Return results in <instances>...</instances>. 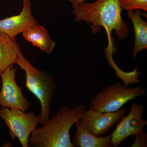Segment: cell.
Segmentation results:
<instances>
[{"label":"cell","mask_w":147,"mask_h":147,"mask_svg":"<svg viewBox=\"0 0 147 147\" xmlns=\"http://www.w3.org/2000/svg\"><path fill=\"white\" fill-rule=\"evenodd\" d=\"M87 110L84 105L61 106L46 123L32 133L28 147H75L70 140V130Z\"/></svg>","instance_id":"obj_1"},{"label":"cell","mask_w":147,"mask_h":147,"mask_svg":"<svg viewBox=\"0 0 147 147\" xmlns=\"http://www.w3.org/2000/svg\"><path fill=\"white\" fill-rule=\"evenodd\" d=\"M140 86L127 88L120 83L109 85L101 90L90 102L89 109L102 113L118 111L127 102L146 94Z\"/></svg>","instance_id":"obj_4"},{"label":"cell","mask_w":147,"mask_h":147,"mask_svg":"<svg viewBox=\"0 0 147 147\" xmlns=\"http://www.w3.org/2000/svg\"><path fill=\"white\" fill-rule=\"evenodd\" d=\"M128 17L133 24L135 32V40L133 56L144 49H147V23L141 17L142 12L139 9L126 11Z\"/></svg>","instance_id":"obj_12"},{"label":"cell","mask_w":147,"mask_h":147,"mask_svg":"<svg viewBox=\"0 0 147 147\" xmlns=\"http://www.w3.org/2000/svg\"><path fill=\"white\" fill-rule=\"evenodd\" d=\"M16 68L10 67L0 73L2 88L0 91V105L9 108H17L25 112L30 107L24 97L22 88L15 80Z\"/></svg>","instance_id":"obj_6"},{"label":"cell","mask_w":147,"mask_h":147,"mask_svg":"<svg viewBox=\"0 0 147 147\" xmlns=\"http://www.w3.org/2000/svg\"><path fill=\"white\" fill-rule=\"evenodd\" d=\"M76 127L72 143L75 147H113L111 134L105 137H97L91 134L87 129L81 119L74 123Z\"/></svg>","instance_id":"obj_10"},{"label":"cell","mask_w":147,"mask_h":147,"mask_svg":"<svg viewBox=\"0 0 147 147\" xmlns=\"http://www.w3.org/2000/svg\"><path fill=\"white\" fill-rule=\"evenodd\" d=\"M20 51L16 40L0 32V73L16 64Z\"/></svg>","instance_id":"obj_13"},{"label":"cell","mask_w":147,"mask_h":147,"mask_svg":"<svg viewBox=\"0 0 147 147\" xmlns=\"http://www.w3.org/2000/svg\"><path fill=\"white\" fill-rule=\"evenodd\" d=\"M31 5L30 0H23V8L19 14L0 20V32L15 40L18 35L38 25L32 15Z\"/></svg>","instance_id":"obj_9"},{"label":"cell","mask_w":147,"mask_h":147,"mask_svg":"<svg viewBox=\"0 0 147 147\" xmlns=\"http://www.w3.org/2000/svg\"><path fill=\"white\" fill-rule=\"evenodd\" d=\"M71 3V6L73 8L76 7L77 6L85 2L86 0H69Z\"/></svg>","instance_id":"obj_16"},{"label":"cell","mask_w":147,"mask_h":147,"mask_svg":"<svg viewBox=\"0 0 147 147\" xmlns=\"http://www.w3.org/2000/svg\"><path fill=\"white\" fill-rule=\"evenodd\" d=\"M22 34L25 39L47 54H51L54 50L56 43L45 28L39 24L29 28Z\"/></svg>","instance_id":"obj_11"},{"label":"cell","mask_w":147,"mask_h":147,"mask_svg":"<svg viewBox=\"0 0 147 147\" xmlns=\"http://www.w3.org/2000/svg\"><path fill=\"white\" fill-rule=\"evenodd\" d=\"M126 110L121 109L111 113H102L89 109L81 119L91 134L97 137L104 135L125 115Z\"/></svg>","instance_id":"obj_8"},{"label":"cell","mask_w":147,"mask_h":147,"mask_svg":"<svg viewBox=\"0 0 147 147\" xmlns=\"http://www.w3.org/2000/svg\"><path fill=\"white\" fill-rule=\"evenodd\" d=\"M122 9L147 11V0H119Z\"/></svg>","instance_id":"obj_14"},{"label":"cell","mask_w":147,"mask_h":147,"mask_svg":"<svg viewBox=\"0 0 147 147\" xmlns=\"http://www.w3.org/2000/svg\"><path fill=\"white\" fill-rule=\"evenodd\" d=\"M26 73V87L38 98L41 105V111L38 116L41 125L50 119L51 102L57 87L55 79L45 71L32 65L21 51L18 53L16 63Z\"/></svg>","instance_id":"obj_3"},{"label":"cell","mask_w":147,"mask_h":147,"mask_svg":"<svg viewBox=\"0 0 147 147\" xmlns=\"http://www.w3.org/2000/svg\"><path fill=\"white\" fill-rule=\"evenodd\" d=\"M144 109L142 104L133 102L131 104L129 113L119 121L115 129L111 134L113 147L117 146L127 137L143 131L147 125L146 120L143 118Z\"/></svg>","instance_id":"obj_7"},{"label":"cell","mask_w":147,"mask_h":147,"mask_svg":"<svg viewBox=\"0 0 147 147\" xmlns=\"http://www.w3.org/2000/svg\"><path fill=\"white\" fill-rule=\"evenodd\" d=\"M73 9L74 21H85L90 25L94 34L99 33L103 28L109 36L114 31L119 39L123 40L127 36L128 28L122 18V9L119 0H96L82 3Z\"/></svg>","instance_id":"obj_2"},{"label":"cell","mask_w":147,"mask_h":147,"mask_svg":"<svg viewBox=\"0 0 147 147\" xmlns=\"http://www.w3.org/2000/svg\"><path fill=\"white\" fill-rule=\"evenodd\" d=\"M135 140L131 147H147V134L144 130L134 135Z\"/></svg>","instance_id":"obj_15"},{"label":"cell","mask_w":147,"mask_h":147,"mask_svg":"<svg viewBox=\"0 0 147 147\" xmlns=\"http://www.w3.org/2000/svg\"><path fill=\"white\" fill-rule=\"evenodd\" d=\"M0 117L4 121L11 139L17 138L23 147H28L29 139L38 123L33 111L25 113L17 108H0Z\"/></svg>","instance_id":"obj_5"}]
</instances>
